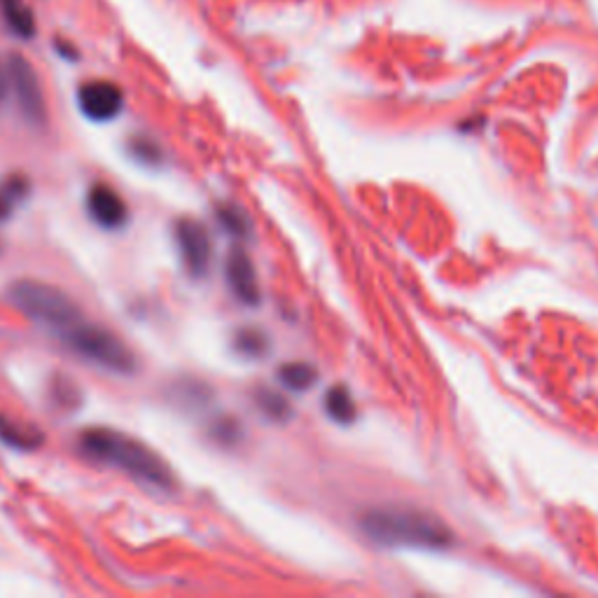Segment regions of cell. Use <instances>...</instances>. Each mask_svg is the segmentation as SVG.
<instances>
[{
    "mask_svg": "<svg viewBox=\"0 0 598 598\" xmlns=\"http://www.w3.org/2000/svg\"><path fill=\"white\" fill-rule=\"evenodd\" d=\"M0 12H3L5 24L19 38L36 36V17L24 0H0Z\"/></svg>",
    "mask_w": 598,
    "mask_h": 598,
    "instance_id": "cell-11",
    "label": "cell"
},
{
    "mask_svg": "<svg viewBox=\"0 0 598 598\" xmlns=\"http://www.w3.org/2000/svg\"><path fill=\"white\" fill-rule=\"evenodd\" d=\"M80 449L96 461L115 465L127 475L148 482L159 489H171L173 472L157 451L113 428H87L80 435Z\"/></svg>",
    "mask_w": 598,
    "mask_h": 598,
    "instance_id": "cell-1",
    "label": "cell"
},
{
    "mask_svg": "<svg viewBox=\"0 0 598 598\" xmlns=\"http://www.w3.org/2000/svg\"><path fill=\"white\" fill-rule=\"evenodd\" d=\"M8 82L10 89L15 92L17 106L22 110L24 120L36 124H45L47 120V101L43 85H40V78L36 68L31 66L29 59H24L22 54H10L8 59Z\"/></svg>",
    "mask_w": 598,
    "mask_h": 598,
    "instance_id": "cell-5",
    "label": "cell"
},
{
    "mask_svg": "<svg viewBox=\"0 0 598 598\" xmlns=\"http://www.w3.org/2000/svg\"><path fill=\"white\" fill-rule=\"evenodd\" d=\"M236 344H239V349L243 353H248V356H257V353L262 351L264 339H262V335H257V332L246 330V332H241L239 339H236Z\"/></svg>",
    "mask_w": 598,
    "mask_h": 598,
    "instance_id": "cell-19",
    "label": "cell"
},
{
    "mask_svg": "<svg viewBox=\"0 0 598 598\" xmlns=\"http://www.w3.org/2000/svg\"><path fill=\"white\" fill-rule=\"evenodd\" d=\"M129 152L138 159V162H143L148 166H155L162 162V150H159V145L148 136L134 138V141L129 143Z\"/></svg>",
    "mask_w": 598,
    "mask_h": 598,
    "instance_id": "cell-15",
    "label": "cell"
},
{
    "mask_svg": "<svg viewBox=\"0 0 598 598\" xmlns=\"http://www.w3.org/2000/svg\"><path fill=\"white\" fill-rule=\"evenodd\" d=\"M260 407L264 414L271 416V419H285V416H288V402L276 393H262Z\"/></svg>",
    "mask_w": 598,
    "mask_h": 598,
    "instance_id": "cell-17",
    "label": "cell"
},
{
    "mask_svg": "<svg viewBox=\"0 0 598 598\" xmlns=\"http://www.w3.org/2000/svg\"><path fill=\"white\" fill-rule=\"evenodd\" d=\"M89 215L103 229H120L129 220V208L124 199L108 185H94L87 194Z\"/></svg>",
    "mask_w": 598,
    "mask_h": 598,
    "instance_id": "cell-9",
    "label": "cell"
},
{
    "mask_svg": "<svg viewBox=\"0 0 598 598\" xmlns=\"http://www.w3.org/2000/svg\"><path fill=\"white\" fill-rule=\"evenodd\" d=\"M31 192V180L22 173H12V176L0 180V222L8 220L17 206L26 199Z\"/></svg>",
    "mask_w": 598,
    "mask_h": 598,
    "instance_id": "cell-12",
    "label": "cell"
},
{
    "mask_svg": "<svg viewBox=\"0 0 598 598\" xmlns=\"http://www.w3.org/2000/svg\"><path fill=\"white\" fill-rule=\"evenodd\" d=\"M0 442L8 444L12 449H22V451H33L43 444V433L31 426H24L10 416L0 414Z\"/></svg>",
    "mask_w": 598,
    "mask_h": 598,
    "instance_id": "cell-10",
    "label": "cell"
},
{
    "mask_svg": "<svg viewBox=\"0 0 598 598\" xmlns=\"http://www.w3.org/2000/svg\"><path fill=\"white\" fill-rule=\"evenodd\" d=\"M281 381L290 388V391H307L309 386H314L316 372L314 367L304 363H290L281 367Z\"/></svg>",
    "mask_w": 598,
    "mask_h": 598,
    "instance_id": "cell-14",
    "label": "cell"
},
{
    "mask_svg": "<svg viewBox=\"0 0 598 598\" xmlns=\"http://www.w3.org/2000/svg\"><path fill=\"white\" fill-rule=\"evenodd\" d=\"M78 106L89 120L110 122L122 113L124 94L115 82L89 80L78 89Z\"/></svg>",
    "mask_w": 598,
    "mask_h": 598,
    "instance_id": "cell-7",
    "label": "cell"
},
{
    "mask_svg": "<svg viewBox=\"0 0 598 598\" xmlns=\"http://www.w3.org/2000/svg\"><path fill=\"white\" fill-rule=\"evenodd\" d=\"M225 274H227L229 288H232V292L241 304L255 307V304L260 302V285H257L255 267L253 262H250L246 250L234 248L232 253L227 255Z\"/></svg>",
    "mask_w": 598,
    "mask_h": 598,
    "instance_id": "cell-8",
    "label": "cell"
},
{
    "mask_svg": "<svg viewBox=\"0 0 598 598\" xmlns=\"http://www.w3.org/2000/svg\"><path fill=\"white\" fill-rule=\"evenodd\" d=\"M363 528L381 545L442 549L451 545V533L442 521L414 510H372L363 517Z\"/></svg>",
    "mask_w": 598,
    "mask_h": 598,
    "instance_id": "cell-2",
    "label": "cell"
},
{
    "mask_svg": "<svg viewBox=\"0 0 598 598\" xmlns=\"http://www.w3.org/2000/svg\"><path fill=\"white\" fill-rule=\"evenodd\" d=\"M176 243H178L180 257H183L185 269L190 271V276H194V278L206 276L208 267H211V257H213L211 236H208L206 227L192 218L178 220L176 222Z\"/></svg>",
    "mask_w": 598,
    "mask_h": 598,
    "instance_id": "cell-6",
    "label": "cell"
},
{
    "mask_svg": "<svg viewBox=\"0 0 598 598\" xmlns=\"http://www.w3.org/2000/svg\"><path fill=\"white\" fill-rule=\"evenodd\" d=\"M10 302L24 316H29L33 323L43 325V328L57 332V335L85 318L78 302L71 295H66L57 285L33 281V278H22V281L12 285Z\"/></svg>",
    "mask_w": 598,
    "mask_h": 598,
    "instance_id": "cell-3",
    "label": "cell"
},
{
    "mask_svg": "<svg viewBox=\"0 0 598 598\" xmlns=\"http://www.w3.org/2000/svg\"><path fill=\"white\" fill-rule=\"evenodd\" d=\"M220 225L227 229L232 236H246L248 234V220L236 206H222L218 208Z\"/></svg>",
    "mask_w": 598,
    "mask_h": 598,
    "instance_id": "cell-16",
    "label": "cell"
},
{
    "mask_svg": "<svg viewBox=\"0 0 598 598\" xmlns=\"http://www.w3.org/2000/svg\"><path fill=\"white\" fill-rule=\"evenodd\" d=\"M325 409L339 423H351L356 419V405H353L351 393L346 388H332L325 398Z\"/></svg>",
    "mask_w": 598,
    "mask_h": 598,
    "instance_id": "cell-13",
    "label": "cell"
},
{
    "mask_svg": "<svg viewBox=\"0 0 598 598\" xmlns=\"http://www.w3.org/2000/svg\"><path fill=\"white\" fill-rule=\"evenodd\" d=\"M54 398H57L59 405H66V407H73L75 402H78V388H75L71 381H64L59 379L57 384H54Z\"/></svg>",
    "mask_w": 598,
    "mask_h": 598,
    "instance_id": "cell-18",
    "label": "cell"
},
{
    "mask_svg": "<svg viewBox=\"0 0 598 598\" xmlns=\"http://www.w3.org/2000/svg\"><path fill=\"white\" fill-rule=\"evenodd\" d=\"M59 339L82 360L101 367V370L115 374H131L136 370L134 351L115 332L101 328V325L85 323V318L75 323L73 328L61 332Z\"/></svg>",
    "mask_w": 598,
    "mask_h": 598,
    "instance_id": "cell-4",
    "label": "cell"
},
{
    "mask_svg": "<svg viewBox=\"0 0 598 598\" xmlns=\"http://www.w3.org/2000/svg\"><path fill=\"white\" fill-rule=\"evenodd\" d=\"M10 92V82H8V68L0 66V103L5 101V96Z\"/></svg>",
    "mask_w": 598,
    "mask_h": 598,
    "instance_id": "cell-20",
    "label": "cell"
}]
</instances>
